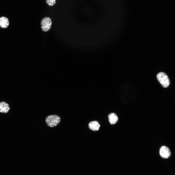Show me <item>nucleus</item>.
<instances>
[{"label": "nucleus", "instance_id": "obj_1", "mask_svg": "<svg viewBox=\"0 0 175 175\" xmlns=\"http://www.w3.org/2000/svg\"><path fill=\"white\" fill-rule=\"evenodd\" d=\"M61 118L56 115H51L47 116L46 118L45 122L47 125L51 127H54L60 123Z\"/></svg>", "mask_w": 175, "mask_h": 175}, {"label": "nucleus", "instance_id": "obj_2", "mask_svg": "<svg viewBox=\"0 0 175 175\" xmlns=\"http://www.w3.org/2000/svg\"><path fill=\"white\" fill-rule=\"evenodd\" d=\"M157 77L158 81L163 87L166 88L169 86L170 83L169 79L165 73L161 72L158 73Z\"/></svg>", "mask_w": 175, "mask_h": 175}, {"label": "nucleus", "instance_id": "obj_3", "mask_svg": "<svg viewBox=\"0 0 175 175\" xmlns=\"http://www.w3.org/2000/svg\"><path fill=\"white\" fill-rule=\"evenodd\" d=\"M41 24L42 30L44 32H47L51 28L52 21L50 18L46 17L42 19Z\"/></svg>", "mask_w": 175, "mask_h": 175}, {"label": "nucleus", "instance_id": "obj_4", "mask_svg": "<svg viewBox=\"0 0 175 175\" xmlns=\"http://www.w3.org/2000/svg\"><path fill=\"white\" fill-rule=\"evenodd\" d=\"M159 154L161 157L165 159L169 158L171 154L169 149L166 146H163L160 148L159 150Z\"/></svg>", "mask_w": 175, "mask_h": 175}, {"label": "nucleus", "instance_id": "obj_5", "mask_svg": "<svg viewBox=\"0 0 175 175\" xmlns=\"http://www.w3.org/2000/svg\"><path fill=\"white\" fill-rule=\"evenodd\" d=\"M88 127L91 130L94 131H98L100 128V125L97 121H92L89 123Z\"/></svg>", "mask_w": 175, "mask_h": 175}, {"label": "nucleus", "instance_id": "obj_6", "mask_svg": "<svg viewBox=\"0 0 175 175\" xmlns=\"http://www.w3.org/2000/svg\"><path fill=\"white\" fill-rule=\"evenodd\" d=\"M10 109L8 104L4 102H0V112L2 113H7Z\"/></svg>", "mask_w": 175, "mask_h": 175}, {"label": "nucleus", "instance_id": "obj_7", "mask_svg": "<svg viewBox=\"0 0 175 175\" xmlns=\"http://www.w3.org/2000/svg\"><path fill=\"white\" fill-rule=\"evenodd\" d=\"M108 118L109 122L111 124H116L118 121V118L117 115L114 113H111L109 114Z\"/></svg>", "mask_w": 175, "mask_h": 175}, {"label": "nucleus", "instance_id": "obj_8", "mask_svg": "<svg viewBox=\"0 0 175 175\" xmlns=\"http://www.w3.org/2000/svg\"><path fill=\"white\" fill-rule=\"evenodd\" d=\"M9 21L7 18L4 17L0 18V26L1 28H7L9 25Z\"/></svg>", "mask_w": 175, "mask_h": 175}, {"label": "nucleus", "instance_id": "obj_9", "mask_svg": "<svg viewBox=\"0 0 175 175\" xmlns=\"http://www.w3.org/2000/svg\"><path fill=\"white\" fill-rule=\"evenodd\" d=\"M47 4L49 6H52L55 3L56 0H46Z\"/></svg>", "mask_w": 175, "mask_h": 175}]
</instances>
